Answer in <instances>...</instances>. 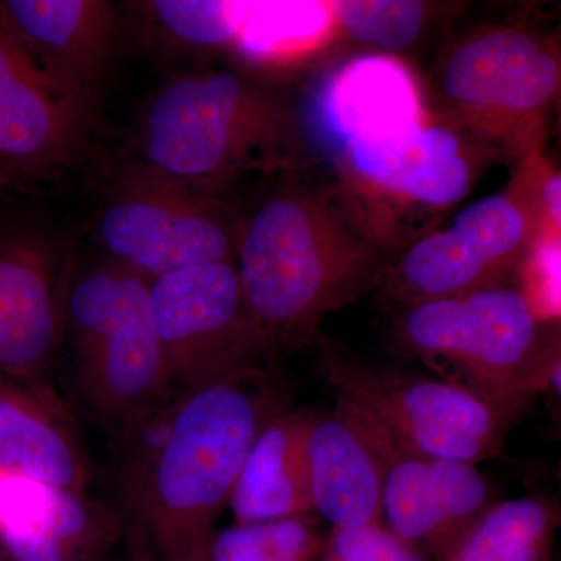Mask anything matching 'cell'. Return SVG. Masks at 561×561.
<instances>
[{
	"label": "cell",
	"mask_w": 561,
	"mask_h": 561,
	"mask_svg": "<svg viewBox=\"0 0 561 561\" xmlns=\"http://www.w3.org/2000/svg\"><path fill=\"white\" fill-rule=\"evenodd\" d=\"M161 41L179 50L239 47L247 3L214 0H153L140 3Z\"/></svg>",
	"instance_id": "23"
},
{
	"label": "cell",
	"mask_w": 561,
	"mask_h": 561,
	"mask_svg": "<svg viewBox=\"0 0 561 561\" xmlns=\"http://www.w3.org/2000/svg\"><path fill=\"white\" fill-rule=\"evenodd\" d=\"M87 125L0 13V164L14 183L49 179L72 165L83 150Z\"/></svg>",
	"instance_id": "15"
},
{
	"label": "cell",
	"mask_w": 561,
	"mask_h": 561,
	"mask_svg": "<svg viewBox=\"0 0 561 561\" xmlns=\"http://www.w3.org/2000/svg\"><path fill=\"white\" fill-rule=\"evenodd\" d=\"M311 419V411L286 409L262 430L228 502L236 523L316 515L306 456Z\"/></svg>",
	"instance_id": "20"
},
{
	"label": "cell",
	"mask_w": 561,
	"mask_h": 561,
	"mask_svg": "<svg viewBox=\"0 0 561 561\" xmlns=\"http://www.w3.org/2000/svg\"><path fill=\"white\" fill-rule=\"evenodd\" d=\"M319 365L345 402L420 451L479 465L496 459L519 416L443 379L362 359L321 337Z\"/></svg>",
	"instance_id": "7"
},
{
	"label": "cell",
	"mask_w": 561,
	"mask_h": 561,
	"mask_svg": "<svg viewBox=\"0 0 561 561\" xmlns=\"http://www.w3.org/2000/svg\"><path fill=\"white\" fill-rule=\"evenodd\" d=\"M559 524L546 497L497 501L440 561H549Z\"/></svg>",
	"instance_id": "21"
},
{
	"label": "cell",
	"mask_w": 561,
	"mask_h": 561,
	"mask_svg": "<svg viewBox=\"0 0 561 561\" xmlns=\"http://www.w3.org/2000/svg\"><path fill=\"white\" fill-rule=\"evenodd\" d=\"M306 456L316 515L332 529L383 526L381 461L345 404L312 412Z\"/></svg>",
	"instance_id": "17"
},
{
	"label": "cell",
	"mask_w": 561,
	"mask_h": 561,
	"mask_svg": "<svg viewBox=\"0 0 561 561\" xmlns=\"http://www.w3.org/2000/svg\"><path fill=\"white\" fill-rule=\"evenodd\" d=\"M286 409L264 365L180 391L125 434V497L161 559L208 551L251 448Z\"/></svg>",
	"instance_id": "2"
},
{
	"label": "cell",
	"mask_w": 561,
	"mask_h": 561,
	"mask_svg": "<svg viewBox=\"0 0 561 561\" xmlns=\"http://www.w3.org/2000/svg\"><path fill=\"white\" fill-rule=\"evenodd\" d=\"M319 561H432L386 526L331 529Z\"/></svg>",
	"instance_id": "25"
},
{
	"label": "cell",
	"mask_w": 561,
	"mask_h": 561,
	"mask_svg": "<svg viewBox=\"0 0 561 561\" xmlns=\"http://www.w3.org/2000/svg\"><path fill=\"white\" fill-rule=\"evenodd\" d=\"M316 515L236 523L213 531L209 561H319L327 541Z\"/></svg>",
	"instance_id": "22"
},
{
	"label": "cell",
	"mask_w": 561,
	"mask_h": 561,
	"mask_svg": "<svg viewBox=\"0 0 561 561\" xmlns=\"http://www.w3.org/2000/svg\"><path fill=\"white\" fill-rule=\"evenodd\" d=\"M0 471L87 493L90 467L50 394L0 376Z\"/></svg>",
	"instance_id": "19"
},
{
	"label": "cell",
	"mask_w": 561,
	"mask_h": 561,
	"mask_svg": "<svg viewBox=\"0 0 561 561\" xmlns=\"http://www.w3.org/2000/svg\"><path fill=\"white\" fill-rule=\"evenodd\" d=\"M393 337L437 378L519 419L560 382L556 320L515 286L402 306Z\"/></svg>",
	"instance_id": "4"
},
{
	"label": "cell",
	"mask_w": 561,
	"mask_h": 561,
	"mask_svg": "<svg viewBox=\"0 0 561 561\" xmlns=\"http://www.w3.org/2000/svg\"><path fill=\"white\" fill-rule=\"evenodd\" d=\"M147 545H149V542L146 540V535L140 534V537L135 540V548H133L128 561H154L150 548Z\"/></svg>",
	"instance_id": "26"
},
{
	"label": "cell",
	"mask_w": 561,
	"mask_h": 561,
	"mask_svg": "<svg viewBox=\"0 0 561 561\" xmlns=\"http://www.w3.org/2000/svg\"><path fill=\"white\" fill-rule=\"evenodd\" d=\"M548 228L516 176L507 190L471 203L448 228L421 236L389 262L383 291L402 306L511 286Z\"/></svg>",
	"instance_id": "9"
},
{
	"label": "cell",
	"mask_w": 561,
	"mask_h": 561,
	"mask_svg": "<svg viewBox=\"0 0 561 561\" xmlns=\"http://www.w3.org/2000/svg\"><path fill=\"white\" fill-rule=\"evenodd\" d=\"M321 113L341 147L400 138L430 122L412 73L381 54L342 66L328 83Z\"/></svg>",
	"instance_id": "18"
},
{
	"label": "cell",
	"mask_w": 561,
	"mask_h": 561,
	"mask_svg": "<svg viewBox=\"0 0 561 561\" xmlns=\"http://www.w3.org/2000/svg\"><path fill=\"white\" fill-rule=\"evenodd\" d=\"M345 405L381 461L383 526L427 559L440 561L496 504L493 483L479 465L420 451Z\"/></svg>",
	"instance_id": "12"
},
{
	"label": "cell",
	"mask_w": 561,
	"mask_h": 561,
	"mask_svg": "<svg viewBox=\"0 0 561 561\" xmlns=\"http://www.w3.org/2000/svg\"><path fill=\"white\" fill-rule=\"evenodd\" d=\"M0 561H11V560L7 559V557L3 556L2 552H0Z\"/></svg>",
	"instance_id": "29"
},
{
	"label": "cell",
	"mask_w": 561,
	"mask_h": 561,
	"mask_svg": "<svg viewBox=\"0 0 561 561\" xmlns=\"http://www.w3.org/2000/svg\"><path fill=\"white\" fill-rule=\"evenodd\" d=\"M161 561H209L208 551H191L179 553V556L168 557V559H161Z\"/></svg>",
	"instance_id": "27"
},
{
	"label": "cell",
	"mask_w": 561,
	"mask_h": 561,
	"mask_svg": "<svg viewBox=\"0 0 561 561\" xmlns=\"http://www.w3.org/2000/svg\"><path fill=\"white\" fill-rule=\"evenodd\" d=\"M331 10L335 31L393 57L426 32L435 7L416 0H343L331 2Z\"/></svg>",
	"instance_id": "24"
},
{
	"label": "cell",
	"mask_w": 561,
	"mask_h": 561,
	"mask_svg": "<svg viewBox=\"0 0 561 561\" xmlns=\"http://www.w3.org/2000/svg\"><path fill=\"white\" fill-rule=\"evenodd\" d=\"M95 216L103 261L149 280L236 262L238 213L221 195L181 186L125 162Z\"/></svg>",
	"instance_id": "8"
},
{
	"label": "cell",
	"mask_w": 561,
	"mask_h": 561,
	"mask_svg": "<svg viewBox=\"0 0 561 561\" xmlns=\"http://www.w3.org/2000/svg\"><path fill=\"white\" fill-rule=\"evenodd\" d=\"M301 119L241 70L173 73L144 103L128 165L158 179L221 195L249 173L298 168Z\"/></svg>",
	"instance_id": "3"
},
{
	"label": "cell",
	"mask_w": 561,
	"mask_h": 561,
	"mask_svg": "<svg viewBox=\"0 0 561 561\" xmlns=\"http://www.w3.org/2000/svg\"><path fill=\"white\" fill-rule=\"evenodd\" d=\"M273 179L238 214L236 268L275 356L316 343L324 319L378 287L389 261L343 194L297 169Z\"/></svg>",
	"instance_id": "1"
},
{
	"label": "cell",
	"mask_w": 561,
	"mask_h": 561,
	"mask_svg": "<svg viewBox=\"0 0 561 561\" xmlns=\"http://www.w3.org/2000/svg\"><path fill=\"white\" fill-rule=\"evenodd\" d=\"M72 272L68 242L54 228L35 217L0 216V376L50 394Z\"/></svg>",
	"instance_id": "11"
},
{
	"label": "cell",
	"mask_w": 561,
	"mask_h": 561,
	"mask_svg": "<svg viewBox=\"0 0 561 561\" xmlns=\"http://www.w3.org/2000/svg\"><path fill=\"white\" fill-rule=\"evenodd\" d=\"M561 81L556 44L524 25H491L446 51L437 69L443 106L465 135L490 151L541 150Z\"/></svg>",
	"instance_id": "6"
},
{
	"label": "cell",
	"mask_w": 561,
	"mask_h": 561,
	"mask_svg": "<svg viewBox=\"0 0 561 561\" xmlns=\"http://www.w3.org/2000/svg\"><path fill=\"white\" fill-rule=\"evenodd\" d=\"M150 302L169 382L179 391L271 360L236 262L197 265L150 280Z\"/></svg>",
	"instance_id": "10"
},
{
	"label": "cell",
	"mask_w": 561,
	"mask_h": 561,
	"mask_svg": "<svg viewBox=\"0 0 561 561\" xmlns=\"http://www.w3.org/2000/svg\"><path fill=\"white\" fill-rule=\"evenodd\" d=\"M0 13L51 88L90 122L116 46V9L102 0H5Z\"/></svg>",
	"instance_id": "14"
},
{
	"label": "cell",
	"mask_w": 561,
	"mask_h": 561,
	"mask_svg": "<svg viewBox=\"0 0 561 561\" xmlns=\"http://www.w3.org/2000/svg\"><path fill=\"white\" fill-rule=\"evenodd\" d=\"M481 151L491 153L468 146L454 125L427 122L400 138L342 146V176L364 202L448 209L471 191Z\"/></svg>",
	"instance_id": "13"
},
{
	"label": "cell",
	"mask_w": 561,
	"mask_h": 561,
	"mask_svg": "<svg viewBox=\"0 0 561 561\" xmlns=\"http://www.w3.org/2000/svg\"><path fill=\"white\" fill-rule=\"evenodd\" d=\"M14 183V180L11 179L9 172L3 169V165L0 164V190H5V187L11 186Z\"/></svg>",
	"instance_id": "28"
},
{
	"label": "cell",
	"mask_w": 561,
	"mask_h": 561,
	"mask_svg": "<svg viewBox=\"0 0 561 561\" xmlns=\"http://www.w3.org/2000/svg\"><path fill=\"white\" fill-rule=\"evenodd\" d=\"M122 523L87 493L0 471V552L11 561H108Z\"/></svg>",
	"instance_id": "16"
},
{
	"label": "cell",
	"mask_w": 561,
	"mask_h": 561,
	"mask_svg": "<svg viewBox=\"0 0 561 561\" xmlns=\"http://www.w3.org/2000/svg\"><path fill=\"white\" fill-rule=\"evenodd\" d=\"M65 327L76 346L80 398L103 424L125 434L168 401L149 280L106 261L73 267Z\"/></svg>",
	"instance_id": "5"
}]
</instances>
